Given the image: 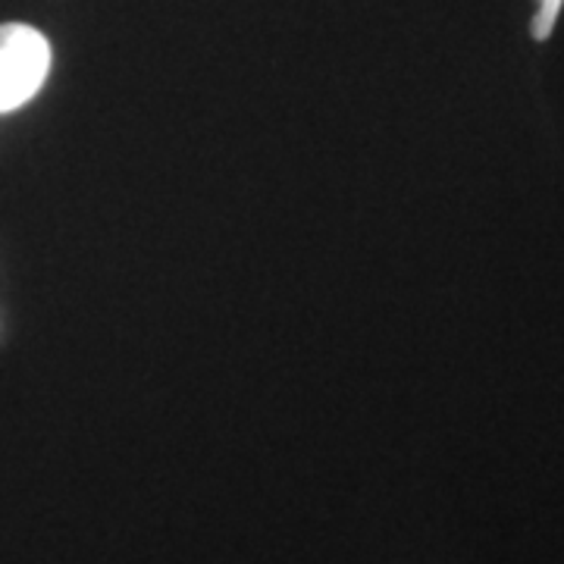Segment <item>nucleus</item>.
<instances>
[{"instance_id": "f257e3e1", "label": "nucleus", "mask_w": 564, "mask_h": 564, "mask_svg": "<svg viewBox=\"0 0 564 564\" xmlns=\"http://www.w3.org/2000/svg\"><path fill=\"white\" fill-rule=\"evenodd\" d=\"M51 69V44L22 22L0 25V113L20 110L41 91Z\"/></svg>"}, {"instance_id": "f03ea898", "label": "nucleus", "mask_w": 564, "mask_h": 564, "mask_svg": "<svg viewBox=\"0 0 564 564\" xmlns=\"http://www.w3.org/2000/svg\"><path fill=\"white\" fill-rule=\"evenodd\" d=\"M564 0H540V10L533 17V39L545 41L552 35L555 22H558V13H562Z\"/></svg>"}]
</instances>
